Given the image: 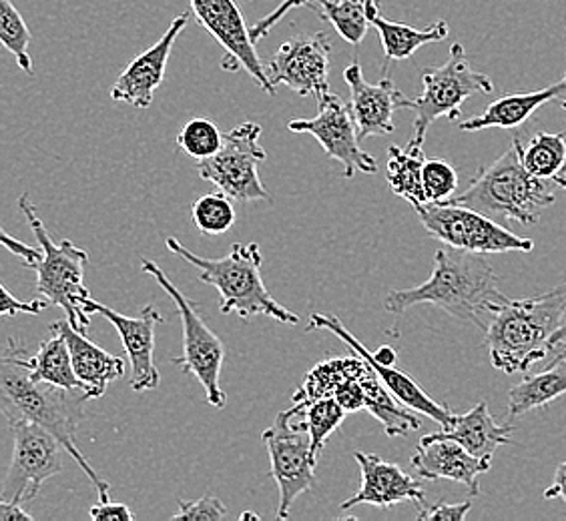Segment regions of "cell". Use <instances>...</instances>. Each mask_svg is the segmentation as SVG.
Segmentation results:
<instances>
[{
    "label": "cell",
    "mask_w": 566,
    "mask_h": 521,
    "mask_svg": "<svg viewBox=\"0 0 566 521\" xmlns=\"http://www.w3.org/2000/svg\"><path fill=\"white\" fill-rule=\"evenodd\" d=\"M565 83H566V76H565Z\"/></svg>",
    "instance_id": "obj_49"
},
{
    "label": "cell",
    "mask_w": 566,
    "mask_h": 521,
    "mask_svg": "<svg viewBox=\"0 0 566 521\" xmlns=\"http://www.w3.org/2000/svg\"><path fill=\"white\" fill-rule=\"evenodd\" d=\"M300 413V419L305 425L310 442H312V454L319 457L322 449L326 446L327 437L338 429L346 419V410L332 397H317V400H305L294 402Z\"/></svg>",
    "instance_id": "obj_32"
},
{
    "label": "cell",
    "mask_w": 566,
    "mask_h": 521,
    "mask_svg": "<svg viewBox=\"0 0 566 521\" xmlns=\"http://www.w3.org/2000/svg\"><path fill=\"white\" fill-rule=\"evenodd\" d=\"M49 307L46 299H33V301H19L14 295L0 283V317L39 316Z\"/></svg>",
    "instance_id": "obj_39"
},
{
    "label": "cell",
    "mask_w": 566,
    "mask_h": 521,
    "mask_svg": "<svg viewBox=\"0 0 566 521\" xmlns=\"http://www.w3.org/2000/svg\"><path fill=\"white\" fill-rule=\"evenodd\" d=\"M31 378L39 383H51L61 390L85 391L81 381L76 380L65 339L55 331H51V337L41 343L36 355L31 358Z\"/></svg>",
    "instance_id": "obj_31"
},
{
    "label": "cell",
    "mask_w": 566,
    "mask_h": 521,
    "mask_svg": "<svg viewBox=\"0 0 566 521\" xmlns=\"http://www.w3.org/2000/svg\"><path fill=\"white\" fill-rule=\"evenodd\" d=\"M33 515L29 511L22 510L19 503L0 500V521H31Z\"/></svg>",
    "instance_id": "obj_44"
},
{
    "label": "cell",
    "mask_w": 566,
    "mask_h": 521,
    "mask_svg": "<svg viewBox=\"0 0 566 521\" xmlns=\"http://www.w3.org/2000/svg\"><path fill=\"white\" fill-rule=\"evenodd\" d=\"M370 365L359 358H332L319 361L314 370L305 375L302 387L294 395V402L332 397L346 410L356 413L366 410L364 380Z\"/></svg>",
    "instance_id": "obj_21"
},
{
    "label": "cell",
    "mask_w": 566,
    "mask_h": 521,
    "mask_svg": "<svg viewBox=\"0 0 566 521\" xmlns=\"http://www.w3.org/2000/svg\"><path fill=\"white\" fill-rule=\"evenodd\" d=\"M87 313H98L111 321V326L117 329L123 348L127 351V359L132 363V390L135 393L153 391L159 387L161 375L153 361L155 351V327L164 323L161 313L147 305L139 311V316L127 317L113 311L107 305L98 304L93 297L87 301Z\"/></svg>",
    "instance_id": "obj_18"
},
{
    "label": "cell",
    "mask_w": 566,
    "mask_h": 521,
    "mask_svg": "<svg viewBox=\"0 0 566 521\" xmlns=\"http://www.w3.org/2000/svg\"><path fill=\"white\" fill-rule=\"evenodd\" d=\"M65 339L71 353V363L75 370L76 380L81 381L88 400H98L107 393L113 381L125 375V361L117 355H111L105 349L88 341L87 333L76 331L69 321H55L49 327Z\"/></svg>",
    "instance_id": "obj_23"
},
{
    "label": "cell",
    "mask_w": 566,
    "mask_h": 521,
    "mask_svg": "<svg viewBox=\"0 0 566 521\" xmlns=\"http://www.w3.org/2000/svg\"><path fill=\"white\" fill-rule=\"evenodd\" d=\"M374 358L381 361V363H388V365H394L396 363V359H398V351L394 348H388V345H384V348L378 349L376 353H371Z\"/></svg>",
    "instance_id": "obj_46"
},
{
    "label": "cell",
    "mask_w": 566,
    "mask_h": 521,
    "mask_svg": "<svg viewBox=\"0 0 566 521\" xmlns=\"http://www.w3.org/2000/svg\"><path fill=\"white\" fill-rule=\"evenodd\" d=\"M424 91L420 97L408 100V110H415V137L410 142L424 145L426 132L434 120L460 119L462 105L472 95H491L494 83L491 76L474 71L464 46L454 43L444 65L428 66L422 71Z\"/></svg>",
    "instance_id": "obj_7"
},
{
    "label": "cell",
    "mask_w": 566,
    "mask_h": 521,
    "mask_svg": "<svg viewBox=\"0 0 566 521\" xmlns=\"http://www.w3.org/2000/svg\"><path fill=\"white\" fill-rule=\"evenodd\" d=\"M354 457L361 474V486L349 500L339 503L342 510H352L356 506H374L388 510L403 501H412L418 506L426 503L424 489L420 481L406 474L402 467L364 451H356Z\"/></svg>",
    "instance_id": "obj_19"
},
{
    "label": "cell",
    "mask_w": 566,
    "mask_h": 521,
    "mask_svg": "<svg viewBox=\"0 0 566 521\" xmlns=\"http://www.w3.org/2000/svg\"><path fill=\"white\" fill-rule=\"evenodd\" d=\"M241 520H260V515L253 513V511H245V513L241 515Z\"/></svg>",
    "instance_id": "obj_47"
},
{
    "label": "cell",
    "mask_w": 566,
    "mask_h": 521,
    "mask_svg": "<svg viewBox=\"0 0 566 521\" xmlns=\"http://www.w3.org/2000/svg\"><path fill=\"white\" fill-rule=\"evenodd\" d=\"M317 2V14L329 22L349 44H359L370 29L371 12L380 11V0H310ZM307 2V4H310Z\"/></svg>",
    "instance_id": "obj_30"
},
{
    "label": "cell",
    "mask_w": 566,
    "mask_h": 521,
    "mask_svg": "<svg viewBox=\"0 0 566 521\" xmlns=\"http://www.w3.org/2000/svg\"><path fill=\"white\" fill-rule=\"evenodd\" d=\"M228 515L226 503L216 496H203L201 500L179 501V511L171 520L219 521Z\"/></svg>",
    "instance_id": "obj_37"
},
{
    "label": "cell",
    "mask_w": 566,
    "mask_h": 521,
    "mask_svg": "<svg viewBox=\"0 0 566 521\" xmlns=\"http://www.w3.org/2000/svg\"><path fill=\"white\" fill-rule=\"evenodd\" d=\"M31 41L33 34L29 31L19 9L11 0H0V44L14 56L17 65L27 75H33V56L29 51Z\"/></svg>",
    "instance_id": "obj_33"
},
{
    "label": "cell",
    "mask_w": 566,
    "mask_h": 521,
    "mask_svg": "<svg viewBox=\"0 0 566 521\" xmlns=\"http://www.w3.org/2000/svg\"><path fill=\"white\" fill-rule=\"evenodd\" d=\"M85 391L61 390L51 383H39L31 378L29 348L9 339L0 353V413L9 425L31 422L55 435L66 454L85 471L98 493V501L111 500V486L98 478L81 449L76 447V429L85 419Z\"/></svg>",
    "instance_id": "obj_1"
},
{
    "label": "cell",
    "mask_w": 566,
    "mask_h": 521,
    "mask_svg": "<svg viewBox=\"0 0 566 521\" xmlns=\"http://www.w3.org/2000/svg\"><path fill=\"white\" fill-rule=\"evenodd\" d=\"M344 81L349 87V113L358 130L359 139L392 135L396 129L394 117L398 110H408L410 98L398 91L390 76L380 83H368L358 61L344 68Z\"/></svg>",
    "instance_id": "obj_17"
},
{
    "label": "cell",
    "mask_w": 566,
    "mask_h": 521,
    "mask_svg": "<svg viewBox=\"0 0 566 521\" xmlns=\"http://www.w3.org/2000/svg\"><path fill=\"white\" fill-rule=\"evenodd\" d=\"M223 142V132L208 117L187 120L177 135V147L191 157L193 161H203L213 157Z\"/></svg>",
    "instance_id": "obj_35"
},
{
    "label": "cell",
    "mask_w": 566,
    "mask_h": 521,
    "mask_svg": "<svg viewBox=\"0 0 566 521\" xmlns=\"http://www.w3.org/2000/svg\"><path fill=\"white\" fill-rule=\"evenodd\" d=\"M422 145L408 142L406 147H388V167L386 179L394 195L402 196L412 206L426 205L424 185H422V167H424Z\"/></svg>",
    "instance_id": "obj_28"
},
{
    "label": "cell",
    "mask_w": 566,
    "mask_h": 521,
    "mask_svg": "<svg viewBox=\"0 0 566 521\" xmlns=\"http://www.w3.org/2000/svg\"><path fill=\"white\" fill-rule=\"evenodd\" d=\"M566 345V313L560 321V326L555 331V336L551 337V351H556L558 348Z\"/></svg>",
    "instance_id": "obj_45"
},
{
    "label": "cell",
    "mask_w": 566,
    "mask_h": 521,
    "mask_svg": "<svg viewBox=\"0 0 566 521\" xmlns=\"http://www.w3.org/2000/svg\"><path fill=\"white\" fill-rule=\"evenodd\" d=\"M191 217L203 235L213 237V235L228 233L229 228L235 225L238 215L231 199L219 191V193L199 196L191 209Z\"/></svg>",
    "instance_id": "obj_34"
},
{
    "label": "cell",
    "mask_w": 566,
    "mask_h": 521,
    "mask_svg": "<svg viewBox=\"0 0 566 521\" xmlns=\"http://www.w3.org/2000/svg\"><path fill=\"white\" fill-rule=\"evenodd\" d=\"M91 520L95 521H133V513L125 503H113V501H98L97 506H93L88 511Z\"/></svg>",
    "instance_id": "obj_42"
},
{
    "label": "cell",
    "mask_w": 566,
    "mask_h": 521,
    "mask_svg": "<svg viewBox=\"0 0 566 521\" xmlns=\"http://www.w3.org/2000/svg\"><path fill=\"white\" fill-rule=\"evenodd\" d=\"M332 44L327 33L297 34L287 39L265 65L273 88L285 85L302 97H324L329 91L327 75Z\"/></svg>",
    "instance_id": "obj_14"
},
{
    "label": "cell",
    "mask_w": 566,
    "mask_h": 521,
    "mask_svg": "<svg viewBox=\"0 0 566 521\" xmlns=\"http://www.w3.org/2000/svg\"><path fill=\"white\" fill-rule=\"evenodd\" d=\"M19 206L33 228L34 237L43 253V257L33 265L36 272V294L44 297L49 304L59 305L66 313V321L75 327L76 331L87 333L91 327V316L87 313L91 294L85 285L87 251L76 247L75 243L69 240L55 243L44 227L43 221L36 215V209L27 193L19 199Z\"/></svg>",
    "instance_id": "obj_6"
},
{
    "label": "cell",
    "mask_w": 566,
    "mask_h": 521,
    "mask_svg": "<svg viewBox=\"0 0 566 521\" xmlns=\"http://www.w3.org/2000/svg\"><path fill=\"white\" fill-rule=\"evenodd\" d=\"M187 21H189L187 14L175 17L164 36L149 46L145 53L133 59L132 65L120 73L117 83L111 88L113 100L127 103L137 109L151 107L155 91L164 83L171 49H174L177 36L184 33Z\"/></svg>",
    "instance_id": "obj_20"
},
{
    "label": "cell",
    "mask_w": 566,
    "mask_h": 521,
    "mask_svg": "<svg viewBox=\"0 0 566 521\" xmlns=\"http://www.w3.org/2000/svg\"><path fill=\"white\" fill-rule=\"evenodd\" d=\"M565 88L566 83L563 78L560 83L541 88V91H534V93L506 95V97L494 100L479 117L462 120L460 130L474 132V130L484 129H516V127H521L526 120L531 119L543 105L560 97V93Z\"/></svg>",
    "instance_id": "obj_25"
},
{
    "label": "cell",
    "mask_w": 566,
    "mask_h": 521,
    "mask_svg": "<svg viewBox=\"0 0 566 521\" xmlns=\"http://www.w3.org/2000/svg\"><path fill=\"white\" fill-rule=\"evenodd\" d=\"M262 439L272 461V478L280 489L277 520H287L295 500L316 488L317 457L312 454L310 434L297 407L280 413Z\"/></svg>",
    "instance_id": "obj_11"
},
{
    "label": "cell",
    "mask_w": 566,
    "mask_h": 521,
    "mask_svg": "<svg viewBox=\"0 0 566 521\" xmlns=\"http://www.w3.org/2000/svg\"><path fill=\"white\" fill-rule=\"evenodd\" d=\"M521 161L536 179L566 189V132H536L521 147Z\"/></svg>",
    "instance_id": "obj_29"
},
{
    "label": "cell",
    "mask_w": 566,
    "mask_h": 521,
    "mask_svg": "<svg viewBox=\"0 0 566 521\" xmlns=\"http://www.w3.org/2000/svg\"><path fill=\"white\" fill-rule=\"evenodd\" d=\"M560 105H563V109L566 110V98H563V103H560Z\"/></svg>",
    "instance_id": "obj_48"
},
{
    "label": "cell",
    "mask_w": 566,
    "mask_h": 521,
    "mask_svg": "<svg viewBox=\"0 0 566 521\" xmlns=\"http://www.w3.org/2000/svg\"><path fill=\"white\" fill-rule=\"evenodd\" d=\"M0 245L7 251H11L12 255H17L19 259H22L24 267H29V269H33L34 263L43 257L41 249H34L31 245L14 240V237H11L2 227H0Z\"/></svg>",
    "instance_id": "obj_41"
},
{
    "label": "cell",
    "mask_w": 566,
    "mask_h": 521,
    "mask_svg": "<svg viewBox=\"0 0 566 521\" xmlns=\"http://www.w3.org/2000/svg\"><path fill=\"white\" fill-rule=\"evenodd\" d=\"M491 461H484L472 456L454 439L438 437L436 434L426 435L416 446L412 456V467L420 478L450 479L467 486L470 496H479V479L491 469Z\"/></svg>",
    "instance_id": "obj_22"
},
{
    "label": "cell",
    "mask_w": 566,
    "mask_h": 521,
    "mask_svg": "<svg viewBox=\"0 0 566 521\" xmlns=\"http://www.w3.org/2000/svg\"><path fill=\"white\" fill-rule=\"evenodd\" d=\"M521 139H514L511 149L489 167H482L469 187L448 201L476 209L489 217L516 221L521 225H536L543 211L556 201L555 183L536 179L521 161Z\"/></svg>",
    "instance_id": "obj_5"
},
{
    "label": "cell",
    "mask_w": 566,
    "mask_h": 521,
    "mask_svg": "<svg viewBox=\"0 0 566 521\" xmlns=\"http://www.w3.org/2000/svg\"><path fill=\"white\" fill-rule=\"evenodd\" d=\"M422 185L428 203H444L457 193V169L442 159H426L422 167Z\"/></svg>",
    "instance_id": "obj_36"
},
{
    "label": "cell",
    "mask_w": 566,
    "mask_h": 521,
    "mask_svg": "<svg viewBox=\"0 0 566 521\" xmlns=\"http://www.w3.org/2000/svg\"><path fill=\"white\" fill-rule=\"evenodd\" d=\"M472 510V501L467 500L462 503H447V501H438V503H422L418 506V521H464L469 518Z\"/></svg>",
    "instance_id": "obj_38"
},
{
    "label": "cell",
    "mask_w": 566,
    "mask_h": 521,
    "mask_svg": "<svg viewBox=\"0 0 566 521\" xmlns=\"http://www.w3.org/2000/svg\"><path fill=\"white\" fill-rule=\"evenodd\" d=\"M14 449L7 478L2 481V500L24 506L33 501L46 479L61 474V449L55 435L41 425L21 422L12 425Z\"/></svg>",
    "instance_id": "obj_12"
},
{
    "label": "cell",
    "mask_w": 566,
    "mask_h": 521,
    "mask_svg": "<svg viewBox=\"0 0 566 521\" xmlns=\"http://www.w3.org/2000/svg\"><path fill=\"white\" fill-rule=\"evenodd\" d=\"M142 272L151 275L153 279L159 283V287L164 289L165 294L171 297V301L181 317L184 355L174 359L175 365H179L184 373L193 375L201 383L209 405H213L216 410H223L228 405V395L219 385L221 368H223V359H226V348H223L221 339L203 321L197 305L189 301L186 295L169 281V277L155 260L142 259Z\"/></svg>",
    "instance_id": "obj_8"
},
{
    "label": "cell",
    "mask_w": 566,
    "mask_h": 521,
    "mask_svg": "<svg viewBox=\"0 0 566 521\" xmlns=\"http://www.w3.org/2000/svg\"><path fill=\"white\" fill-rule=\"evenodd\" d=\"M189 4L199 26H203L226 49L228 59L223 66L233 73L245 68L263 93L275 95L265 65L251 41L250 26L245 24L235 0H189Z\"/></svg>",
    "instance_id": "obj_15"
},
{
    "label": "cell",
    "mask_w": 566,
    "mask_h": 521,
    "mask_svg": "<svg viewBox=\"0 0 566 521\" xmlns=\"http://www.w3.org/2000/svg\"><path fill=\"white\" fill-rule=\"evenodd\" d=\"M426 233L442 245L469 253H531L533 240H524L476 209L452 201L415 206Z\"/></svg>",
    "instance_id": "obj_9"
},
{
    "label": "cell",
    "mask_w": 566,
    "mask_h": 521,
    "mask_svg": "<svg viewBox=\"0 0 566 521\" xmlns=\"http://www.w3.org/2000/svg\"><path fill=\"white\" fill-rule=\"evenodd\" d=\"M506 299L499 287V275L484 255L444 245L436 251L430 279L412 289L390 291L384 299V309L402 316L416 305H436L448 316L486 329L492 309Z\"/></svg>",
    "instance_id": "obj_2"
},
{
    "label": "cell",
    "mask_w": 566,
    "mask_h": 521,
    "mask_svg": "<svg viewBox=\"0 0 566 521\" xmlns=\"http://www.w3.org/2000/svg\"><path fill=\"white\" fill-rule=\"evenodd\" d=\"M566 313V283L538 297L506 299L492 309L484 339L492 365L504 373H526L551 353Z\"/></svg>",
    "instance_id": "obj_3"
},
{
    "label": "cell",
    "mask_w": 566,
    "mask_h": 521,
    "mask_svg": "<svg viewBox=\"0 0 566 521\" xmlns=\"http://www.w3.org/2000/svg\"><path fill=\"white\" fill-rule=\"evenodd\" d=\"M314 329H326V331H332L334 336L339 337L356 355L364 359V361L370 365L371 370L376 371V375L380 378L384 387L390 391L394 397L402 403V405H406L408 410L422 413V415L430 417V419L440 425V427H448L450 422L454 419V413L450 412V407L442 405V403L434 402L408 373L396 370L394 365L381 363V361L374 358L371 351H368L364 343H359L358 339L349 333L348 329L339 321L338 317L326 316V313H314V316L310 317L307 331H314Z\"/></svg>",
    "instance_id": "obj_16"
},
{
    "label": "cell",
    "mask_w": 566,
    "mask_h": 521,
    "mask_svg": "<svg viewBox=\"0 0 566 521\" xmlns=\"http://www.w3.org/2000/svg\"><path fill=\"white\" fill-rule=\"evenodd\" d=\"M566 395V345L558 358L541 373L516 383L509 391V417L516 419L524 413L546 407Z\"/></svg>",
    "instance_id": "obj_26"
},
{
    "label": "cell",
    "mask_w": 566,
    "mask_h": 521,
    "mask_svg": "<svg viewBox=\"0 0 566 521\" xmlns=\"http://www.w3.org/2000/svg\"><path fill=\"white\" fill-rule=\"evenodd\" d=\"M307 2H310V0H283L282 4H280L275 11L270 12L268 17H263V19H260L255 24H251V41L255 44L263 41L268 34L272 33L273 26L282 21L287 12L300 9V7H307Z\"/></svg>",
    "instance_id": "obj_40"
},
{
    "label": "cell",
    "mask_w": 566,
    "mask_h": 521,
    "mask_svg": "<svg viewBox=\"0 0 566 521\" xmlns=\"http://www.w3.org/2000/svg\"><path fill=\"white\" fill-rule=\"evenodd\" d=\"M260 137L262 125L253 120L241 123L223 135V142L213 157L196 161L197 174L211 181L231 201H272L258 174V167L268 159Z\"/></svg>",
    "instance_id": "obj_10"
},
{
    "label": "cell",
    "mask_w": 566,
    "mask_h": 521,
    "mask_svg": "<svg viewBox=\"0 0 566 521\" xmlns=\"http://www.w3.org/2000/svg\"><path fill=\"white\" fill-rule=\"evenodd\" d=\"M512 432L514 427L511 424H499L492 417L489 403L480 402L469 413H454V419L450 425L436 432V435L454 439L472 456L492 464V456L496 454V449L511 444Z\"/></svg>",
    "instance_id": "obj_24"
},
{
    "label": "cell",
    "mask_w": 566,
    "mask_h": 521,
    "mask_svg": "<svg viewBox=\"0 0 566 521\" xmlns=\"http://www.w3.org/2000/svg\"><path fill=\"white\" fill-rule=\"evenodd\" d=\"M556 498H560L566 503V461L556 467L555 481L545 491V500H556Z\"/></svg>",
    "instance_id": "obj_43"
},
{
    "label": "cell",
    "mask_w": 566,
    "mask_h": 521,
    "mask_svg": "<svg viewBox=\"0 0 566 521\" xmlns=\"http://www.w3.org/2000/svg\"><path fill=\"white\" fill-rule=\"evenodd\" d=\"M167 249L199 269V279L218 289L221 295V313H235L241 319L272 317L285 326H297L300 317L285 309L265 289L262 279V251L258 243L233 245L229 255L219 259L199 257L175 237L165 241Z\"/></svg>",
    "instance_id": "obj_4"
},
{
    "label": "cell",
    "mask_w": 566,
    "mask_h": 521,
    "mask_svg": "<svg viewBox=\"0 0 566 521\" xmlns=\"http://www.w3.org/2000/svg\"><path fill=\"white\" fill-rule=\"evenodd\" d=\"M317 107L319 110L314 119H292L287 123V129L316 137L327 157L342 163L346 179H352L356 173H376L378 163L370 152L359 147L358 130L342 97L327 91L324 97L317 98Z\"/></svg>",
    "instance_id": "obj_13"
},
{
    "label": "cell",
    "mask_w": 566,
    "mask_h": 521,
    "mask_svg": "<svg viewBox=\"0 0 566 521\" xmlns=\"http://www.w3.org/2000/svg\"><path fill=\"white\" fill-rule=\"evenodd\" d=\"M370 26L378 31L381 46H384V56H386L384 71H388L390 61H406L415 55L420 46L442 43L450 33L447 21L434 22L428 29H415L406 22L388 21L380 11L371 12Z\"/></svg>",
    "instance_id": "obj_27"
}]
</instances>
